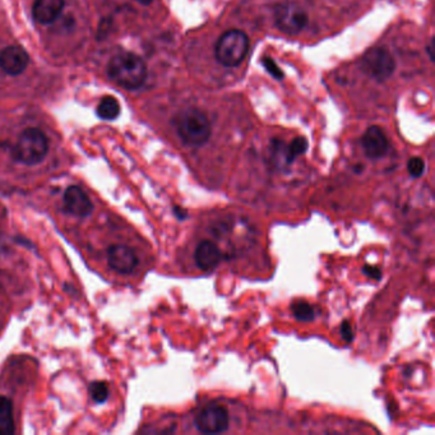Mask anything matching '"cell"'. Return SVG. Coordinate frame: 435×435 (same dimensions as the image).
<instances>
[{
  "label": "cell",
  "mask_w": 435,
  "mask_h": 435,
  "mask_svg": "<svg viewBox=\"0 0 435 435\" xmlns=\"http://www.w3.org/2000/svg\"><path fill=\"white\" fill-rule=\"evenodd\" d=\"M96 259L102 262L106 272L119 277H131L141 267V257L138 249L119 235L118 227H114L112 235H105L95 244Z\"/></svg>",
  "instance_id": "cell-1"
},
{
  "label": "cell",
  "mask_w": 435,
  "mask_h": 435,
  "mask_svg": "<svg viewBox=\"0 0 435 435\" xmlns=\"http://www.w3.org/2000/svg\"><path fill=\"white\" fill-rule=\"evenodd\" d=\"M49 138L38 128H27L19 134L9 151L14 163L23 168H36L49 155Z\"/></svg>",
  "instance_id": "cell-2"
},
{
  "label": "cell",
  "mask_w": 435,
  "mask_h": 435,
  "mask_svg": "<svg viewBox=\"0 0 435 435\" xmlns=\"http://www.w3.org/2000/svg\"><path fill=\"white\" fill-rule=\"evenodd\" d=\"M107 75L120 87L137 90L147 78V65L141 56L133 53H120L107 64Z\"/></svg>",
  "instance_id": "cell-3"
},
{
  "label": "cell",
  "mask_w": 435,
  "mask_h": 435,
  "mask_svg": "<svg viewBox=\"0 0 435 435\" xmlns=\"http://www.w3.org/2000/svg\"><path fill=\"white\" fill-rule=\"evenodd\" d=\"M174 127L181 142L190 147H200L211 138V122L199 109L190 107L179 112L174 119Z\"/></svg>",
  "instance_id": "cell-4"
},
{
  "label": "cell",
  "mask_w": 435,
  "mask_h": 435,
  "mask_svg": "<svg viewBox=\"0 0 435 435\" xmlns=\"http://www.w3.org/2000/svg\"><path fill=\"white\" fill-rule=\"evenodd\" d=\"M248 35L240 30H230L218 38L215 54L220 64L227 68H234L242 64L245 56L248 55Z\"/></svg>",
  "instance_id": "cell-5"
},
{
  "label": "cell",
  "mask_w": 435,
  "mask_h": 435,
  "mask_svg": "<svg viewBox=\"0 0 435 435\" xmlns=\"http://www.w3.org/2000/svg\"><path fill=\"white\" fill-rule=\"evenodd\" d=\"M60 210L64 218L82 221L94 213V198L80 186H69L63 192Z\"/></svg>",
  "instance_id": "cell-6"
},
{
  "label": "cell",
  "mask_w": 435,
  "mask_h": 435,
  "mask_svg": "<svg viewBox=\"0 0 435 435\" xmlns=\"http://www.w3.org/2000/svg\"><path fill=\"white\" fill-rule=\"evenodd\" d=\"M361 69L378 82L391 78L396 69V62L391 53L383 48L367 50L361 59Z\"/></svg>",
  "instance_id": "cell-7"
},
{
  "label": "cell",
  "mask_w": 435,
  "mask_h": 435,
  "mask_svg": "<svg viewBox=\"0 0 435 435\" xmlns=\"http://www.w3.org/2000/svg\"><path fill=\"white\" fill-rule=\"evenodd\" d=\"M194 425L200 433L205 434L224 433L230 425L229 410L224 404H207L194 417Z\"/></svg>",
  "instance_id": "cell-8"
},
{
  "label": "cell",
  "mask_w": 435,
  "mask_h": 435,
  "mask_svg": "<svg viewBox=\"0 0 435 435\" xmlns=\"http://www.w3.org/2000/svg\"><path fill=\"white\" fill-rule=\"evenodd\" d=\"M274 19L276 27L287 35L303 31L309 22L308 14L296 3H284L276 6Z\"/></svg>",
  "instance_id": "cell-9"
},
{
  "label": "cell",
  "mask_w": 435,
  "mask_h": 435,
  "mask_svg": "<svg viewBox=\"0 0 435 435\" xmlns=\"http://www.w3.org/2000/svg\"><path fill=\"white\" fill-rule=\"evenodd\" d=\"M30 56L23 48L13 45L0 51V68L9 75H19L28 67Z\"/></svg>",
  "instance_id": "cell-10"
},
{
  "label": "cell",
  "mask_w": 435,
  "mask_h": 435,
  "mask_svg": "<svg viewBox=\"0 0 435 435\" xmlns=\"http://www.w3.org/2000/svg\"><path fill=\"white\" fill-rule=\"evenodd\" d=\"M361 144L365 155L372 159V160H378L386 155L390 142L387 138L386 133L380 127L373 125L370 128H367V131L364 133Z\"/></svg>",
  "instance_id": "cell-11"
},
{
  "label": "cell",
  "mask_w": 435,
  "mask_h": 435,
  "mask_svg": "<svg viewBox=\"0 0 435 435\" xmlns=\"http://www.w3.org/2000/svg\"><path fill=\"white\" fill-rule=\"evenodd\" d=\"M194 261L199 269L210 272L218 267L222 261V252L218 244L211 240H203L199 242L194 252Z\"/></svg>",
  "instance_id": "cell-12"
},
{
  "label": "cell",
  "mask_w": 435,
  "mask_h": 435,
  "mask_svg": "<svg viewBox=\"0 0 435 435\" xmlns=\"http://www.w3.org/2000/svg\"><path fill=\"white\" fill-rule=\"evenodd\" d=\"M64 0H35L32 6V17L40 25H51L60 16Z\"/></svg>",
  "instance_id": "cell-13"
},
{
  "label": "cell",
  "mask_w": 435,
  "mask_h": 435,
  "mask_svg": "<svg viewBox=\"0 0 435 435\" xmlns=\"http://www.w3.org/2000/svg\"><path fill=\"white\" fill-rule=\"evenodd\" d=\"M16 433L14 404L9 397L0 394V434Z\"/></svg>",
  "instance_id": "cell-14"
},
{
  "label": "cell",
  "mask_w": 435,
  "mask_h": 435,
  "mask_svg": "<svg viewBox=\"0 0 435 435\" xmlns=\"http://www.w3.org/2000/svg\"><path fill=\"white\" fill-rule=\"evenodd\" d=\"M120 114V104L112 96H105L97 106V115L104 120H114Z\"/></svg>",
  "instance_id": "cell-15"
},
{
  "label": "cell",
  "mask_w": 435,
  "mask_h": 435,
  "mask_svg": "<svg viewBox=\"0 0 435 435\" xmlns=\"http://www.w3.org/2000/svg\"><path fill=\"white\" fill-rule=\"evenodd\" d=\"M308 141L303 137L295 138L291 144H287L286 147L282 146L284 149V159L287 165H291L299 156L304 155L308 149Z\"/></svg>",
  "instance_id": "cell-16"
},
{
  "label": "cell",
  "mask_w": 435,
  "mask_h": 435,
  "mask_svg": "<svg viewBox=\"0 0 435 435\" xmlns=\"http://www.w3.org/2000/svg\"><path fill=\"white\" fill-rule=\"evenodd\" d=\"M11 299L6 291V285L1 280V276H0V335L3 333V331L6 328V323H8V319L11 316Z\"/></svg>",
  "instance_id": "cell-17"
},
{
  "label": "cell",
  "mask_w": 435,
  "mask_h": 435,
  "mask_svg": "<svg viewBox=\"0 0 435 435\" xmlns=\"http://www.w3.org/2000/svg\"><path fill=\"white\" fill-rule=\"evenodd\" d=\"M292 314L300 322H313L316 319V311L314 306L304 300H299L292 303Z\"/></svg>",
  "instance_id": "cell-18"
},
{
  "label": "cell",
  "mask_w": 435,
  "mask_h": 435,
  "mask_svg": "<svg viewBox=\"0 0 435 435\" xmlns=\"http://www.w3.org/2000/svg\"><path fill=\"white\" fill-rule=\"evenodd\" d=\"M90 393H91V397L96 404H104L106 399L109 398L110 390L104 382H95L90 387Z\"/></svg>",
  "instance_id": "cell-19"
},
{
  "label": "cell",
  "mask_w": 435,
  "mask_h": 435,
  "mask_svg": "<svg viewBox=\"0 0 435 435\" xmlns=\"http://www.w3.org/2000/svg\"><path fill=\"white\" fill-rule=\"evenodd\" d=\"M407 170L412 178H420L425 171V162L421 157H412L407 163Z\"/></svg>",
  "instance_id": "cell-20"
},
{
  "label": "cell",
  "mask_w": 435,
  "mask_h": 435,
  "mask_svg": "<svg viewBox=\"0 0 435 435\" xmlns=\"http://www.w3.org/2000/svg\"><path fill=\"white\" fill-rule=\"evenodd\" d=\"M262 64H263V67L266 68L268 73L272 75L274 78H276V80H282V78H284L282 70L279 68V65L276 64L274 59H271V58H267V56H266V58L262 59Z\"/></svg>",
  "instance_id": "cell-21"
},
{
  "label": "cell",
  "mask_w": 435,
  "mask_h": 435,
  "mask_svg": "<svg viewBox=\"0 0 435 435\" xmlns=\"http://www.w3.org/2000/svg\"><path fill=\"white\" fill-rule=\"evenodd\" d=\"M362 272L367 274V277H370L372 280L378 281L382 279V271L377 266L367 264V266H364V268H362Z\"/></svg>",
  "instance_id": "cell-22"
},
{
  "label": "cell",
  "mask_w": 435,
  "mask_h": 435,
  "mask_svg": "<svg viewBox=\"0 0 435 435\" xmlns=\"http://www.w3.org/2000/svg\"><path fill=\"white\" fill-rule=\"evenodd\" d=\"M341 335L342 338L345 340V341L351 342L353 341V338H354V333H353V327H351V324L348 323V321H345L341 326Z\"/></svg>",
  "instance_id": "cell-23"
},
{
  "label": "cell",
  "mask_w": 435,
  "mask_h": 435,
  "mask_svg": "<svg viewBox=\"0 0 435 435\" xmlns=\"http://www.w3.org/2000/svg\"><path fill=\"white\" fill-rule=\"evenodd\" d=\"M136 1H138L139 4H144V6H149L152 3V0H136Z\"/></svg>",
  "instance_id": "cell-24"
}]
</instances>
